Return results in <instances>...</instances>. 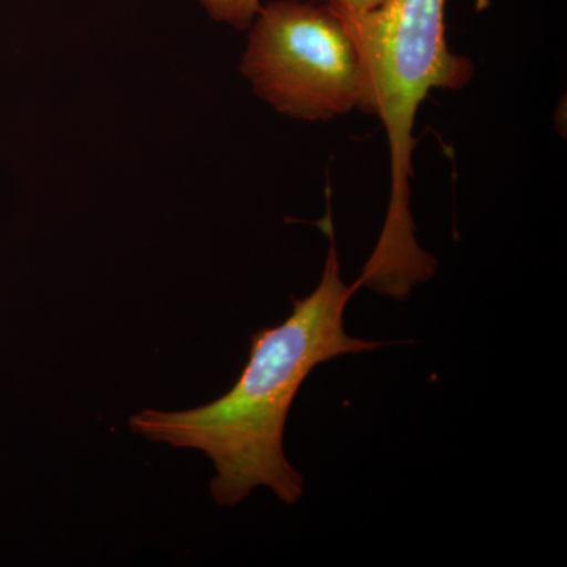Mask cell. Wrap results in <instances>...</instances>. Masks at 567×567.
Here are the masks:
<instances>
[{
    "instance_id": "obj_4",
    "label": "cell",
    "mask_w": 567,
    "mask_h": 567,
    "mask_svg": "<svg viewBox=\"0 0 567 567\" xmlns=\"http://www.w3.org/2000/svg\"><path fill=\"white\" fill-rule=\"evenodd\" d=\"M213 20L226 22L238 31H248L262 9L260 0H199Z\"/></svg>"
},
{
    "instance_id": "obj_5",
    "label": "cell",
    "mask_w": 567,
    "mask_h": 567,
    "mask_svg": "<svg viewBox=\"0 0 567 567\" xmlns=\"http://www.w3.org/2000/svg\"><path fill=\"white\" fill-rule=\"evenodd\" d=\"M317 2L324 3L341 17H357V14L379 9L386 0H317Z\"/></svg>"
},
{
    "instance_id": "obj_3",
    "label": "cell",
    "mask_w": 567,
    "mask_h": 567,
    "mask_svg": "<svg viewBox=\"0 0 567 567\" xmlns=\"http://www.w3.org/2000/svg\"><path fill=\"white\" fill-rule=\"evenodd\" d=\"M240 71L286 117L330 121L364 100V73L344 22L322 2L275 0L249 28Z\"/></svg>"
},
{
    "instance_id": "obj_2",
    "label": "cell",
    "mask_w": 567,
    "mask_h": 567,
    "mask_svg": "<svg viewBox=\"0 0 567 567\" xmlns=\"http://www.w3.org/2000/svg\"><path fill=\"white\" fill-rule=\"evenodd\" d=\"M447 0H386L379 9L341 17L364 73L361 111L379 117L391 159V194L382 234L363 268L361 287L402 300L435 275L436 260L417 245L410 210L416 112L434 89L458 91L475 74L446 40Z\"/></svg>"
},
{
    "instance_id": "obj_1",
    "label": "cell",
    "mask_w": 567,
    "mask_h": 567,
    "mask_svg": "<svg viewBox=\"0 0 567 567\" xmlns=\"http://www.w3.org/2000/svg\"><path fill=\"white\" fill-rule=\"evenodd\" d=\"M328 234L331 245L320 282L308 297L293 298L284 322L252 334L248 363L226 394L194 409H145L130 416L134 434L210 458V492L218 505H238L257 487L270 488L286 505L300 502L303 476L284 453L287 416L298 391L317 365L383 347L347 334L346 308L360 287L342 281L331 227Z\"/></svg>"
}]
</instances>
